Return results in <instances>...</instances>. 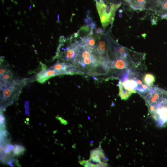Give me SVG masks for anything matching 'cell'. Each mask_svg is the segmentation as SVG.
Instances as JSON below:
<instances>
[{
    "mask_svg": "<svg viewBox=\"0 0 167 167\" xmlns=\"http://www.w3.org/2000/svg\"><path fill=\"white\" fill-rule=\"evenodd\" d=\"M119 17H122V14H121V13L120 12L119 13Z\"/></svg>",
    "mask_w": 167,
    "mask_h": 167,
    "instance_id": "23",
    "label": "cell"
},
{
    "mask_svg": "<svg viewBox=\"0 0 167 167\" xmlns=\"http://www.w3.org/2000/svg\"><path fill=\"white\" fill-rule=\"evenodd\" d=\"M15 162V160L13 159H11L7 161L6 162V163L10 166L13 167V166L15 165L13 164Z\"/></svg>",
    "mask_w": 167,
    "mask_h": 167,
    "instance_id": "20",
    "label": "cell"
},
{
    "mask_svg": "<svg viewBox=\"0 0 167 167\" xmlns=\"http://www.w3.org/2000/svg\"><path fill=\"white\" fill-rule=\"evenodd\" d=\"M162 9L165 11H167V0H164L161 4Z\"/></svg>",
    "mask_w": 167,
    "mask_h": 167,
    "instance_id": "19",
    "label": "cell"
},
{
    "mask_svg": "<svg viewBox=\"0 0 167 167\" xmlns=\"http://www.w3.org/2000/svg\"><path fill=\"white\" fill-rule=\"evenodd\" d=\"M95 1L96 0H95ZM104 1H105V2H106V1H108H108H109V0H103Z\"/></svg>",
    "mask_w": 167,
    "mask_h": 167,
    "instance_id": "26",
    "label": "cell"
},
{
    "mask_svg": "<svg viewBox=\"0 0 167 167\" xmlns=\"http://www.w3.org/2000/svg\"><path fill=\"white\" fill-rule=\"evenodd\" d=\"M80 43L87 48L94 50L98 41L97 35L90 34L79 40Z\"/></svg>",
    "mask_w": 167,
    "mask_h": 167,
    "instance_id": "10",
    "label": "cell"
},
{
    "mask_svg": "<svg viewBox=\"0 0 167 167\" xmlns=\"http://www.w3.org/2000/svg\"><path fill=\"white\" fill-rule=\"evenodd\" d=\"M127 49L132 65L135 68H138L144 61L146 54L145 53L138 52L127 48Z\"/></svg>",
    "mask_w": 167,
    "mask_h": 167,
    "instance_id": "9",
    "label": "cell"
},
{
    "mask_svg": "<svg viewBox=\"0 0 167 167\" xmlns=\"http://www.w3.org/2000/svg\"><path fill=\"white\" fill-rule=\"evenodd\" d=\"M152 116L159 126H167V105L158 107Z\"/></svg>",
    "mask_w": 167,
    "mask_h": 167,
    "instance_id": "7",
    "label": "cell"
},
{
    "mask_svg": "<svg viewBox=\"0 0 167 167\" xmlns=\"http://www.w3.org/2000/svg\"><path fill=\"white\" fill-rule=\"evenodd\" d=\"M108 160L99 145L98 148L91 151L89 160L81 161L79 163L85 167H106Z\"/></svg>",
    "mask_w": 167,
    "mask_h": 167,
    "instance_id": "5",
    "label": "cell"
},
{
    "mask_svg": "<svg viewBox=\"0 0 167 167\" xmlns=\"http://www.w3.org/2000/svg\"><path fill=\"white\" fill-rule=\"evenodd\" d=\"M77 55L73 64L79 75L96 77L109 74L107 63L94 50L82 45L78 40Z\"/></svg>",
    "mask_w": 167,
    "mask_h": 167,
    "instance_id": "1",
    "label": "cell"
},
{
    "mask_svg": "<svg viewBox=\"0 0 167 167\" xmlns=\"http://www.w3.org/2000/svg\"><path fill=\"white\" fill-rule=\"evenodd\" d=\"M0 128L1 130L6 129L5 117L3 114V111L0 110Z\"/></svg>",
    "mask_w": 167,
    "mask_h": 167,
    "instance_id": "16",
    "label": "cell"
},
{
    "mask_svg": "<svg viewBox=\"0 0 167 167\" xmlns=\"http://www.w3.org/2000/svg\"><path fill=\"white\" fill-rule=\"evenodd\" d=\"M131 7L134 9H141L145 8L146 4V0H132Z\"/></svg>",
    "mask_w": 167,
    "mask_h": 167,
    "instance_id": "15",
    "label": "cell"
},
{
    "mask_svg": "<svg viewBox=\"0 0 167 167\" xmlns=\"http://www.w3.org/2000/svg\"><path fill=\"white\" fill-rule=\"evenodd\" d=\"M119 12H120V13L122 12V11H122V9H120V10H119Z\"/></svg>",
    "mask_w": 167,
    "mask_h": 167,
    "instance_id": "25",
    "label": "cell"
},
{
    "mask_svg": "<svg viewBox=\"0 0 167 167\" xmlns=\"http://www.w3.org/2000/svg\"><path fill=\"white\" fill-rule=\"evenodd\" d=\"M49 67L55 70L58 76L79 74L75 66L70 63L57 61Z\"/></svg>",
    "mask_w": 167,
    "mask_h": 167,
    "instance_id": "6",
    "label": "cell"
},
{
    "mask_svg": "<svg viewBox=\"0 0 167 167\" xmlns=\"http://www.w3.org/2000/svg\"><path fill=\"white\" fill-rule=\"evenodd\" d=\"M30 79H16L6 87L0 89V110L4 111L18 98L23 87Z\"/></svg>",
    "mask_w": 167,
    "mask_h": 167,
    "instance_id": "2",
    "label": "cell"
},
{
    "mask_svg": "<svg viewBox=\"0 0 167 167\" xmlns=\"http://www.w3.org/2000/svg\"><path fill=\"white\" fill-rule=\"evenodd\" d=\"M96 6L102 26L105 28L109 24H112L114 21L115 12L120 6V3L109 2L105 3L103 0H97Z\"/></svg>",
    "mask_w": 167,
    "mask_h": 167,
    "instance_id": "3",
    "label": "cell"
},
{
    "mask_svg": "<svg viewBox=\"0 0 167 167\" xmlns=\"http://www.w3.org/2000/svg\"><path fill=\"white\" fill-rule=\"evenodd\" d=\"M26 109L25 112V114L27 115H28L29 114V106L28 104L27 105V104H26Z\"/></svg>",
    "mask_w": 167,
    "mask_h": 167,
    "instance_id": "21",
    "label": "cell"
},
{
    "mask_svg": "<svg viewBox=\"0 0 167 167\" xmlns=\"http://www.w3.org/2000/svg\"><path fill=\"white\" fill-rule=\"evenodd\" d=\"M143 82L146 85L150 87L152 86L155 81V77L152 74L147 73L143 77Z\"/></svg>",
    "mask_w": 167,
    "mask_h": 167,
    "instance_id": "13",
    "label": "cell"
},
{
    "mask_svg": "<svg viewBox=\"0 0 167 167\" xmlns=\"http://www.w3.org/2000/svg\"><path fill=\"white\" fill-rule=\"evenodd\" d=\"M124 1H125L131 7L132 4V0H123Z\"/></svg>",
    "mask_w": 167,
    "mask_h": 167,
    "instance_id": "22",
    "label": "cell"
},
{
    "mask_svg": "<svg viewBox=\"0 0 167 167\" xmlns=\"http://www.w3.org/2000/svg\"><path fill=\"white\" fill-rule=\"evenodd\" d=\"M57 75L56 72L50 67L47 68L41 63V70L36 75L35 79L38 82L43 84L50 78Z\"/></svg>",
    "mask_w": 167,
    "mask_h": 167,
    "instance_id": "8",
    "label": "cell"
},
{
    "mask_svg": "<svg viewBox=\"0 0 167 167\" xmlns=\"http://www.w3.org/2000/svg\"><path fill=\"white\" fill-rule=\"evenodd\" d=\"M26 151L24 147L20 144H15L13 150V152L14 155L18 156L23 155Z\"/></svg>",
    "mask_w": 167,
    "mask_h": 167,
    "instance_id": "14",
    "label": "cell"
},
{
    "mask_svg": "<svg viewBox=\"0 0 167 167\" xmlns=\"http://www.w3.org/2000/svg\"><path fill=\"white\" fill-rule=\"evenodd\" d=\"M14 147V145L9 143L7 144L3 152L5 154L10 153L12 149H13Z\"/></svg>",
    "mask_w": 167,
    "mask_h": 167,
    "instance_id": "17",
    "label": "cell"
},
{
    "mask_svg": "<svg viewBox=\"0 0 167 167\" xmlns=\"http://www.w3.org/2000/svg\"><path fill=\"white\" fill-rule=\"evenodd\" d=\"M118 85L119 89L118 96L121 100H126L128 99L132 93L124 87L121 80H119Z\"/></svg>",
    "mask_w": 167,
    "mask_h": 167,
    "instance_id": "12",
    "label": "cell"
},
{
    "mask_svg": "<svg viewBox=\"0 0 167 167\" xmlns=\"http://www.w3.org/2000/svg\"><path fill=\"white\" fill-rule=\"evenodd\" d=\"M143 98L147 106L152 105L158 108L167 105V90L155 87Z\"/></svg>",
    "mask_w": 167,
    "mask_h": 167,
    "instance_id": "4",
    "label": "cell"
},
{
    "mask_svg": "<svg viewBox=\"0 0 167 167\" xmlns=\"http://www.w3.org/2000/svg\"><path fill=\"white\" fill-rule=\"evenodd\" d=\"M0 76V89L8 86L16 79L13 71L10 69Z\"/></svg>",
    "mask_w": 167,
    "mask_h": 167,
    "instance_id": "11",
    "label": "cell"
},
{
    "mask_svg": "<svg viewBox=\"0 0 167 167\" xmlns=\"http://www.w3.org/2000/svg\"><path fill=\"white\" fill-rule=\"evenodd\" d=\"M26 120L28 122L29 120V119L28 118H27L26 119Z\"/></svg>",
    "mask_w": 167,
    "mask_h": 167,
    "instance_id": "24",
    "label": "cell"
},
{
    "mask_svg": "<svg viewBox=\"0 0 167 167\" xmlns=\"http://www.w3.org/2000/svg\"><path fill=\"white\" fill-rule=\"evenodd\" d=\"M56 118L60 121L62 124H63L64 125H66L68 124L67 122L61 117L56 116Z\"/></svg>",
    "mask_w": 167,
    "mask_h": 167,
    "instance_id": "18",
    "label": "cell"
}]
</instances>
